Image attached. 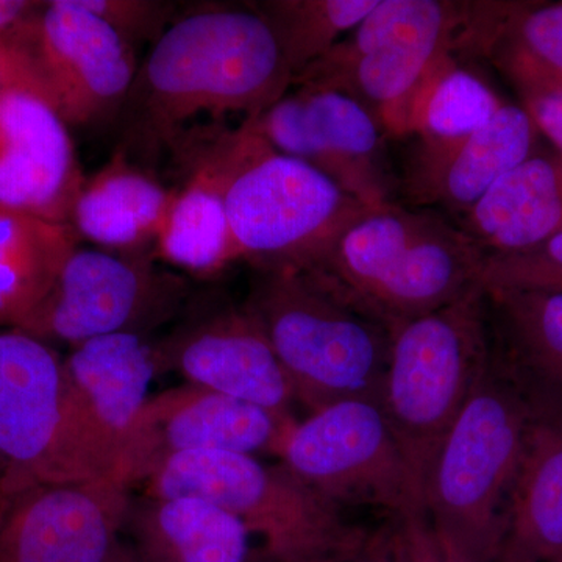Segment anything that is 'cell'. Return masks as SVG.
<instances>
[{
    "mask_svg": "<svg viewBox=\"0 0 562 562\" xmlns=\"http://www.w3.org/2000/svg\"><path fill=\"white\" fill-rule=\"evenodd\" d=\"M214 139L236 261L306 271L371 210L313 166L273 149L251 120Z\"/></svg>",
    "mask_w": 562,
    "mask_h": 562,
    "instance_id": "277c9868",
    "label": "cell"
},
{
    "mask_svg": "<svg viewBox=\"0 0 562 562\" xmlns=\"http://www.w3.org/2000/svg\"><path fill=\"white\" fill-rule=\"evenodd\" d=\"M292 81L276 33L254 3L195 7L177 14L138 66L117 117L120 149L179 154L192 122L260 116Z\"/></svg>",
    "mask_w": 562,
    "mask_h": 562,
    "instance_id": "6da1fadb",
    "label": "cell"
},
{
    "mask_svg": "<svg viewBox=\"0 0 562 562\" xmlns=\"http://www.w3.org/2000/svg\"><path fill=\"white\" fill-rule=\"evenodd\" d=\"M63 368L70 425L85 468L91 479H127L122 471L125 446L158 375L155 342L138 333L101 336L72 347Z\"/></svg>",
    "mask_w": 562,
    "mask_h": 562,
    "instance_id": "2e32d148",
    "label": "cell"
},
{
    "mask_svg": "<svg viewBox=\"0 0 562 562\" xmlns=\"http://www.w3.org/2000/svg\"><path fill=\"white\" fill-rule=\"evenodd\" d=\"M187 144L179 157H191V172L176 190L171 209L154 247L155 260L195 277H213L235 262L225 211V172L214 136Z\"/></svg>",
    "mask_w": 562,
    "mask_h": 562,
    "instance_id": "603a6c76",
    "label": "cell"
},
{
    "mask_svg": "<svg viewBox=\"0 0 562 562\" xmlns=\"http://www.w3.org/2000/svg\"><path fill=\"white\" fill-rule=\"evenodd\" d=\"M246 308L268 336L295 402L319 412L346 401L380 403L391 333L292 268H254Z\"/></svg>",
    "mask_w": 562,
    "mask_h": 562,
    "instance_id": "5b68a950",
    "label": "cell"
},
{
    "mask_svg": "<svg viewBox=\"0 0 562 562\" xmlns=\"http://www.w3.org/2000/svg\"><path fill=\"white\" fill-rule=\"evenodd\" d=\"M484 288L562 292V232L532 249L486 258Z\"/></svg>",
    "mask_w": 562,
    "mask_h": 562,
    "instance_id": "f546056e",
    "label": "cell"
},
{
    "mask_svg": "<svg viewBox=\"0 0 562 562\" xmlns=\"http://www.w3.org/2000/svg\"><path fill=\"white\" fill-rule=\"evenodd\" d=\"M538 135L524 106L503 103L484 127L441 161L408 176V195L420 205H438L458 221L505 173L530 157Z\"/></svg>",
    "mask_w": 562,
    "mask_h": 562,
    "instance_id": "7402d4cb",
    "label": "cell"
},
{
    "mask_svg": "<svg viewBox=\"0 0 562 562\" xmlns=\"http://www.w3.org/2000/svg\"><path fill=\"white\" fill-rule=\"evenodd\" d=\"M495 562H538L530 560V558L519 557V554L501 553Z\"/></svg>",
    "mask_w": 562,
    "mask_h": 562,
    "instance_id": "f35d334b",
    "label": "cell"
},
{
    "mask_svg": "<svg viewBox=\"0 0 562 562\" xmlns=\"http://www.w3.org/2000/svg\"><path fill=\"white\" fill-rule=\"evenodd\" d=\"M158 373L294 420V392L268 336L246 305L211 306L155 342Z\"/></svg>",
    "mask_w": 562,
    "mask_h": 562,
    "instance_id": "ac0fdd59",
    "label": "cell"
},
{
    "mask_svg": "<svg viewBox=\"0 0 562 562\" xmlns=\"http://www.w3.org/2000/svg\"><path fill=\"white\" fill-rule=\"evenodd\" d=\"M2 480L91 479L70 425L63 358L18 328L0 330Z\"/></svg>",
    "mask_w": 562,
    "mask_h": 562,
    "instance_id": "7c38bea8",
    "label": "cell"
},
{
    "mask_svg": "<svg viewBox=\"0 0 562 562\" xmlns=\"http://www.w3.org/2000/svg\"><path fill=\"white\" fill-rule=\"evenodd\" d=\"M2 476H3L2 468H0V483H2Z\"/></svg>",
    "mask_w": 562,
    "mask_h": 562,
    "instance_id": "ab89813d",
    "label": "cell"
},
{
    "mask_svg": "<svg viewBox=\"0 0 562 562\" xmlns=\"http://www.w3.org/2000/svg\"><path fill=\"white\" fill-rule=\"evenodd\" d=\"M105 562H147L139 557L135 550L132 549L131 543L127 541H117L114 543L113 550H111L110 557L106 558ZM255 562H271L265 554L261 553V560Z\"/></svg>",
    "mask_w": 562,
    "mask_h": 562,
    "instance_id": "8d00e7d4",
    "label": "cell"
},
{
    "mask_svg": "<svg viewBox=\"0 0 562 562\" xmlns=\"http://www.w3.org/2000/svg\"><path fill=\"white\" fill-rule=\"evenodd\" d=\"M187 280L155 265L149 254L77 246L43 302L18 330L41 341L79 346L116 333L151 330L187 306Z\"/></svg>",
    "mask_w": 562,
    "mask_h": 562,
    "instance_id": "9c48e42d",
    "label": "cell"
},
{
    "mask_svg": "<svg viewBox=\"0 0 562 562\" xmlns=\"http://www.w3.org/2000/svg\"><path fill=\"white\" fill-rule=\"evenodd\" d=\"M85 179L69 125L21 49L0 98V206L69 225Z\"/></svg>",
    "mask_w": 562,
    "mask_h": 562,
    "instance_id": "9a60e30c",
    "label": "cell"
},
{
    "mask_svg": "<svg viewBox=\"0 0 562 562\" xmlns=\"http://www.w3.org/2000/svg\"><path fill=\"white\" fill-rule=\"evenodd\" d=\"M484 262L454 222L390 202L351 222L302 272L392 335L482 283Z\"/></svg>",
    "mask_w": 562,
    "mask_h": 562,
    "instance_id": "7a4b0ae2",
    "label": "cell"
},
{
    "mask_svg": "<svg viewBox=\"0 0 562 562\" xmlns=\"http://www.w3.org/2000/svg\"><path fill=\"white\" fill-rule=\"evenodd\" d=\"M554 562H562V557L560 558V560H557V561H554Z\"/></svg>",
    "mask_w": 562,
    "mask_h": 562,
    "instance_id": "60d3db41",
    "label": "cell"
},
{
    "mask_svg": "<svg viewBox=\"0 0 562 562\" xmlns=\"http://www.w3.org/2000/svg\"><path fill=\"white\" fill-rule=\"evenodd\" d=\"M21 58V49L16 44L0 43V98L9 83L11 74Z\"/></svg>",
    "mask_w": 562,
    "mask_h": 562,
    "instance_id": "e575fe53",
    "label": "cell"
},
{
    "mask_svg": "<svg viewBox=\"0 0 562 562\" xmlns=\"http://www.w3.org/2000/svg\"><path fill=\"white\" fill-rule=\"evenodd\" d=\"M43 2L0 0V43L18 44Z\"/></svg>",
    "mask_w": 562,
    "mask_h": 562,
    "instance_id": "d6a6232c",
    "label": "cell"
},
{
    "mask_svg": "<svg viewBox=\"0 0 562 562\" xmlns=\"http://www.w3.org/2000/svg\"><path fill=\"white\" fill-rule=\"evenodd\" d=\"M277 457L341 509L371 506L387 519L425 513L380 403L339 402L295 420Z\"/></svg>",
    "mask_w": 562,
    "mask_h": 562,
    "instance_id": "30bf717a",
    "label": "cell"
},
{
    "mask_svg": "<svg viewBox=\"0 0 562 562\" xmlns=\"http://www.w3.org/2000/svg\"><path fill=\"white\" fill-rule=\"evenodd\" d=\"M491 357L482 283L391 335L380 406L422 505L432 461L486 372Z\"/></svg>",
    "mask_w": 562,
    "mask_h": 562,
    "instance_id": "8992f818",
    "label": "cell"
},
{
    "mask_svg": "<svg viewBox=\"0 0 562 562\" xmlns=\"http://www.w3.org/2000/svg\"><path fill=\"white\" fill-rule=\"evenodd\" d=\"M140 484L147 495H195L221 506L262 539L271 562H342L368 531L281 462L251 454H177Z\"/></svg>",
    "mask_w": 562,
    "mask_h": 562,
    "instance_id": "52a82bcc",
    "label": "cell"
},
{
    "mask_svg": "<svg viewBox=\"0 0 562 562\" xmlns=\"http://www.w3.org/2000/svg\"><path fill=\"white\" fill-rule=\"evenodd\" d=\"M379 0H265L254 3L271 24L292 77L321 60Z\"/></svg>",
    "mask_w": 562,
    "mask_h": 562,
    "instance_id": "f1b7e54d",
    "label": "cell"
},
{
    "mask_svg": "<svg viewBox=\"0 0 562 562\" xmlns=\"http://www.w3.org/2000/svg\"><path fill=\"white\" fill-rule=\"evenodd\" d=\"M251 122L273 149L313 166L369 209L391 202L386 132L357 99L297 87Z\"/></svg>",
    "mask_w": 562,
    "mask_h": 562,
    "instance_id": "5bb4252c",
    "label": "cell"
},
{
    "mask_svg": "<svg viewBox=\"0 0 562 562\" xmlns=\"http://www.w3.org/2000/svg\"><path fill=\"white\" fill-rule=\"evenodd\" d=\"M94 16L101 18L132 46L143 41L155 43L179 14L168 0H77Z\"/></svg>",
    "mask_w": 562,
    "mask_h": 562,
    "instance_id": "4dcf8cb0",
    "label": "cell"
},
{
    "mask_svg": "<svg viewBox=\"0 0 562 562\" xmlns=\"http://www.w3.org/2000/svg\"><path fill=\"white\" fill-rule=\"evenodd\" d=\"M502 552L538 562L562 557V424L536 412L506 506Z\"/></svg>",
    "mask_w": 562,
    "mask_h": 562,
    "instance_id": "cb8c5ba5",
    "label": "cell"
},
{
    "mask_svg": "<svg viewBox=\"0 0 562 562\" xmlns=\"http://www.w3.org/2000/svg\"><path fill=\"white\" fill-rule=\"evenodd\" d=\"M265 408L184 383L150 395L128 436L122 471L132 486L177 454L225 452L277 454L294 424Z\"/></svg>",
    "mask_w": 562,
    "mask_h": 562,
    "instance_id": "e0dca14e",
    "label": "cell"
},
{
    "mask_svg": "<svg viewBox=\"0 0 562 562\" xmlns=\"http://www.w3.org/2000/svg\"><path fill=\"white\" fill-rule=\"evenodd\" d=\"M539 413L543 414V416L552 417V419L562 424V394L546 398V401L541 403Z\"/></svg>",
    "mask_w": 562,
    "mask_h": 562,
    "instance_id": "74e56055",
    "label": "cell"
},
{
    "mask_svg": "<svg viewBox=\"0 0 562 562\" xmlns=\"http://www.w3.org/2000/svg\"><path fill=\"white\" fill-rule=\"evenodd\" d=\"M173 195L176 190H166L117 149L105 166L85 179L69 225L80 241L88 239L103 250L154 254Z\"/></svg>",
    "mask_w": 562,
    "mask_h": 562,
    "instance_id": "ffe728a7",
    "label": "cell"
},
{
    "mask_svg": "<svg viewBox=\"0 0 562 562\" xmlns=\"http://www.w3.org/2000/svg\"><path fill=\"white\" fill-rule=\"evenodd\" d=\"M408 562H471L465 560V558L460 557V554L454 553L453 550H450L449 547L443 546L441 539L436 546L430 547V549L424 550V552L417 554V557L412 558Z\"/></svg>",
    "mask_w": 562,
    "mask_h": 562,
    "instance_id": "d590c367",
    "label": "cell"
},
{
    "mask_svg": "<svg viewBox=\"0 0 562 562\" xmlns=\"http://www.w3.org/2000/svg\"><path fill=\"white\" fill-rule=\"evenodd\" d=\"M535 409L492 353L447 432L425 483V513L443 546L471 562H495L506 506Z\"/></svg>",
    "mask_w": 562,
    "mask_h": 562,
    "instance_id": "3957f363",
    "label": "cell"
},
{
    "mask_svg": "<svg viewBox=\"0 0 562 562\" xmlns=\"http://www.w3.org/2000/svg\"><path fill=\"white\" fill-rule=\"evenodd\" d=\"M503 102L486 81L447 54L430 70L409 114L408 135L419 138L409 176L431 168L479 132Z\"/></svg>",
    "mask_w": 562,
    "mask_h": 562,
    "instance_id": "484cf974",
    "label": "cell"
},
{
    "mask_svg": "<svg viewBox=\"0 0 562 562\" xmlns=\"http://www.w3.org/2000/svg\"><path fill=\"white\" fill-rule=\"evenodd\" d=\"M342 562H392L390 525L386 522L366 531L357 549L347 554Z\"/></svg>",
    "mask_w": 562,
    "mask_h": 562,
    "instance_id": "836d02e7",
    "label": "cell"
},
{
    "mask_svg": "<svg viewBox=\"0 0 562 562\" xmlns=\"http://www.w3.org/2000/svg\"><path fill=\"white\" fill-rule=\"evenodd\" d=\"M18 46L69 127L120 117L135 81V46L77 0L43 2Z\"/></svg>",
    "mask_w": 562,
    "mask_h": 562,
    "instance_id": "8fae6325",
    "label": "cell"
},
{
    "mask_svg": "<svg viewBox=\"0 0 562 562\" xmlns=\"http://www.w3.org/2000/svg\"><path fill=\"white\" fill-rule=\"evenodd\" d=\"M468 14L465 2L379 0L292 85L344 92L371 110L386 135H408L422 85L436 63L460 47Z\"/></svg>",
    "mask_w": 562,
    "mask_h": 562,
    "instance_id": "ba28073f",
    "label": "cell"
},
{
    "mask_svg": "<svg viewBox=\"0 0 562 562\" xmlns=\"http://www.w3.org/2000/svg\"><path fill=\"white\" fill-rule=\"evenodd\" d=\"M77 246L70 225L0 206V330L20 327L43 302Z\"/></svg>",
    "mask_w": 562,
    "mask_h": 562,
    "instance_id": "4316f807",
    "label": "cell"
},
{
    "mask_svg": "<svg viewBox=\"0 0 562 562\" xmlns=\"http://www.w3.org/2000/svg\"><path fill=\"white\" fill-rule=\"evenodd\" d=\"M480 54L520 95L562 88V2H492Z\"/></svg>",
    "mask_w": 562,
    "mask_h": 562,
    "instance_id": "83f0119b",
    "label": "cell"
},
{
    "mask_svg": "<svg viewBox=\"0 0 562 562\" xmlns=\"http://www.w3.org/2000/svg\"><path fill=\"white\" fill-rule=\"evenodd\" d=\"M536 131L562 155V88H546L520 95Z\"/></svg>",
    "mask_w": 562,
    "mask_h": 562,
    "instance_id": "1f68e13d",
    "label": "cell"
},
{
    "mask_svg": "<svg viewBox=\"0 0 562 562\" xmlns=\"http://www.w3.org/2000/svg\"><path fill=\"white\" fill-rule=\"evenodd\" d=\"M124 531L147 562H255L247 528L195 495L132 498Z\"/></svg>",
    "mask_w": 562,
    "mask_h": 562,
    "instance_id": "44dd1931",
    "label": "cell"
},
{
    "mask_svg": "<svg viewBox=\"0 0 562 562\" xmlns=\"http://www.w3.org/2000/svg\"><path fill=\"white\" fill-rule=\"evenodd\" d=\"M132 484L2 480L0 562H105L124 531Z\"/></svg>",
    "mask_w": 562,
    "mask_h": 562,
    "instance_id": "4fadbf2b",
    "label": "cell"
},
{
    "mask_svg": "<svg viewBox=\"0 0 562 562\" xmlns=\"http://www.w3.org/2000/svg\"><path fill=\"white\" fill-rule=\"evenodd\" d=\"M454 224L486 258L553 238L562 232V155L532 151Z\"/></svg>",
    "mask_w": 562,
    "mask_h": 562,
    "instance_id": "d6986e66",
    "label": "cell"
},
{
    "mask_svg": "<svg viewBox=\"0 0 562 562\" xmlns=\"http://www.w3.org/2000/svg\"><path fill=\"white\" fill-rule=\"evenodd\" d=\"M484 294L494 357L525 390L562 392V292L484 288Z\"/></svg>",
    "mask_w": 562,
    "mask_h": 562,
    "instance_id": "d4e9b609",
    "label": "cell"
}]
</instances>
